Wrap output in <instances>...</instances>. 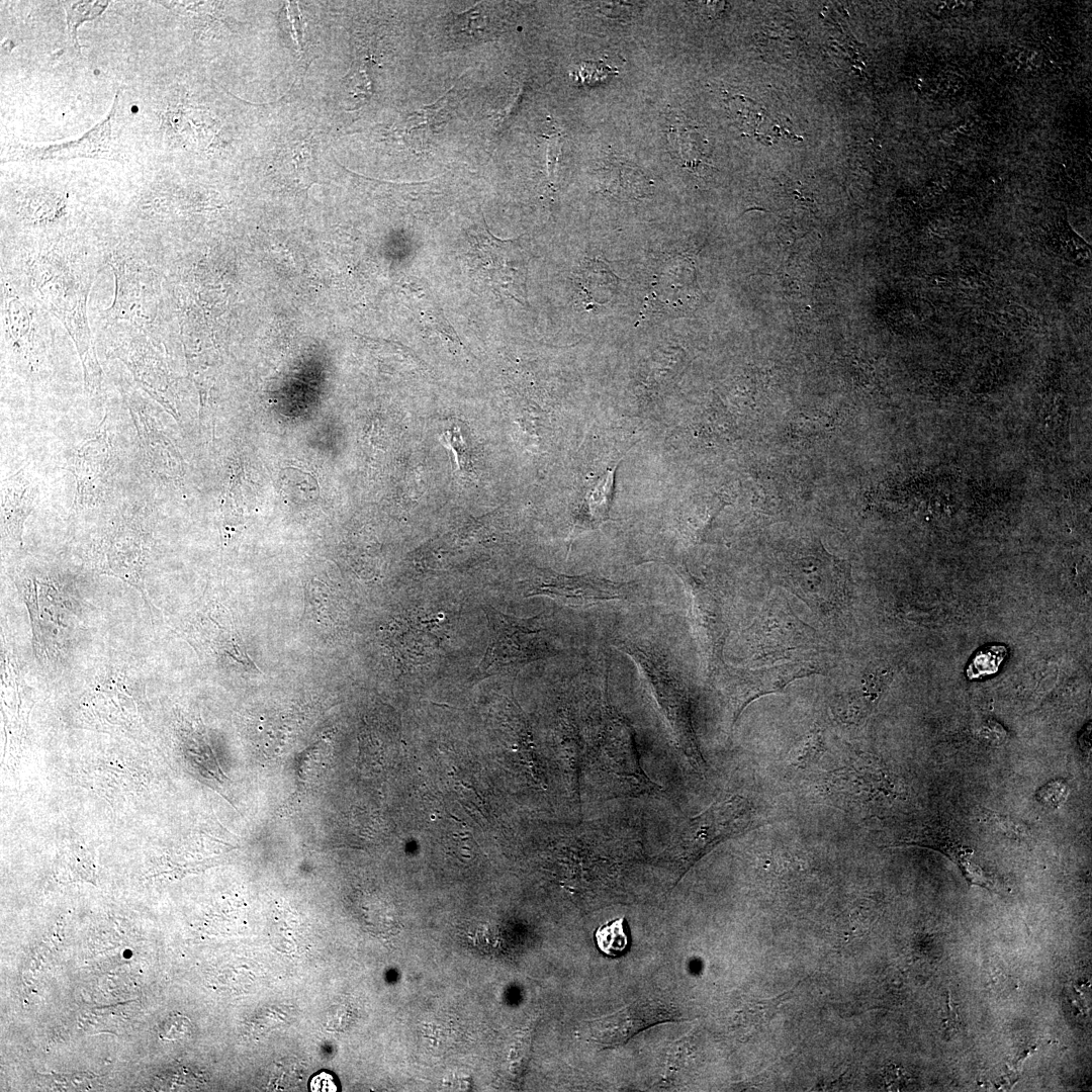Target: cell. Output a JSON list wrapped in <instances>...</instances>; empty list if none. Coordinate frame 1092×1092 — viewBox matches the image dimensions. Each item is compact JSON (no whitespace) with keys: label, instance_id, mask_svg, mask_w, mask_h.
I'll return each instance as SVG.
<instances>
[{"label":"cell","instance_id":"6","mask_svg":"<svg viewBox=\"0 0 1092 1092\" xmlns=\"http://www.w3.org/2000/svg\"><path fill=\"white\" fill-rule=\"evenodd\" d=\"M22 284L2 280V331L12 353L30 369L42 365L47 355L46 311Z\"/></svg>","mask_w":1092,"mask_h":1092},{"label":"cell","instance_id":"26","mask_svg":"<svg viewBox=\"0 0 1092 1092\" xmlns=\"http://www.w3.org/2000/svg\"><path fill=\"white\" fill-rule=\"evenodd\" d=\"M614 470L605 475L588 495V527L598 525L608 517L609 505L613 495ZM586 516V517H587Z\"/></svg>","mask_w":1092,"mask_h":1092},{"label":"cell","instance_id":"25","mask_svg":"<svg viewBox=\"0 0 1092 1092\" xmlns=\"http://www.w3.org/2000/svg\"><path fill=\"white\" fill-rule=\"evenodd\" d=\"M1006 654L1004 645L992 644L981 648L970 660L966 675L969 679H978L996 673Z\"/></svg>","mask_w":1092,"mask_h":1092},{"label":"cell","instance_id":"18","mask_svg":"<svg viewBox=\"0 0 1092 1092\" xmlns=\"http://www.w3.org/2000/svg\"><path fill=\"white\" fill-rule=\"evenodd\" d=\"M452 89L432 104L412 112L402 122V132L411 146L426 149L451 114Z\"/></svg>","mask_w":1092,"mask_h":1092},{"label":"cell","instance_id":"5","mask_svg":"<svg viewBox=\"0 0 1092 1092\" xmlns=\"http://www.w3.org/2000/svg\"><path fill=\"white\" fill-rule=\"evenodd\" d=\"M761 823L753 803L735 795L690 818L679 832L675 849L682 862L690 866L720 842Z\"/></svg>","mask_w":1092,"mask_h":1092},{"label":"cell","instance_id":"8","mask_svg":"<svg viewBox=\"0 0 1092 1092\" xmlns=\"http://www.w3.org/2000/svg\"><path fill=\"white\" fill-rule=\"evenodd\" d=\"M785 585L814 611L831 615L845 606V569L826 554L800 556L782 574Z\"/></svg>","mask_w":1092,"mask_h":1092},{"label":"cell","instance_id":"1","mask_svg":"<svg viewBox=\"0 0 1092 1092\" xmlns=\"http://www.w3.org/2000/svg\"><path fill=\"white\" fill-rule=\"evenodd\" d=\"M104 257L65 242L41 245L22 261L28 291L65 327L76 346L85 379L103 373L87 316V300Z\"/></svg>","mask_w":1092,"mask_h":1092},{"label":"cell","instance_id":"10","mask_svg":"<svg viewBox=\"0 0 1092 1092\" xmlns=\"http://www.w3.org/2000/svg\"><path fill=\"white\" fill-rule=\"evenodd\" d=\"M118 98L119 90L115 93L107 115L81 138L42 147L12 144L7 148L1 162H64L76 158L106 159L121 162L122 155L112 135V120L117 109Z\"/></svg>","mask_w":1092,"mask_h":1092},{"label":"cell","instance_id":"20","mask_svg":"<svg viewBox=\"0 0 1092 1092\" xmlns=\"http://www.w3.org/2000/svg\"><path fill=\"white\" fill-rule=\"evenodd\" d=\"M67 197L66 193L49 190L27 192L19 203L20 216L27 224L51 225L66 213Z\"/></svg>","mask_w":1092,"mask_h":1092},{"label":"cell","instance_id":"21","mask_svg":"<svg viewBox=\"0 0 1092 1092\" xmlns=\"http://www.w3.org/2000/svg\"><path fill=\"white\" fill-rule=\"evenodd\" d=\"M104 556L107 567L118 575L138 569L141 558V543L127 529H117L104 539Z\"/></svg>","mask_w":1092,"mask_h":1092},{"label":"cell","instance_id":"3","mask_svg":"<svg viewBox=\"0 0 1092 1092\" xmlns=\"http://www.w3.org/2000/svg\"><path fill=\"white\" fill-rule=\"evenodd\" d=\"M489 641L476 671V677L509 673L536 660L557 653L546 639L540 615L521 619L495 609H487Z\"/></svg>","mask_w":1092,"mask_h":1092},{"label":"cell","instance_id":"23","mask_svg":"<svg viewBox=\"0 0 1092 1092\" xmlns=\"http://www.w3.org/2000/svg\"><path fill=\"white\" fill-rule=\"evenodd\" d=\"M65 12L70 44L79 56L81 49L78 41L77 29L84 22L100 16L110 4L109 1H62Z\"/></svg>","mask_w":1092,"mask_h":1092},{"label":"cell","instance_id":"19","mask_svg":"<svg viewBox=\"0 0 1092 1092\" xmlns=\"http://www.w3.org/2000/svg\"><path fill=\"white\" fill-rule=\"evenodd\" d=\"M450 33L462 40H485L502 32L499 18L492 7L479 3L460 14H451L448 22Z\"/></svg>","mask_w":1092,"mask_h":1092},{"label":"cell","instance_id":"24","mask_svg":"<svg viewBox=\"0 0 1092 1092\" xmlns=\"http://www.w3.org/2000/svg\"><path fill=\"white\" fill-rule=\"evenodd\" d=\"M595 940L604 954L613 958L622 956L629 945L626 918L613 919L599 926L595 931Z\"/></svg>","mask_w":1092,"mask_h":1092},{"label":"cell","instance_id":"16","mask_svg":"<svg viewBox=\"0 0 1092 1092\" xmlns=\"http://www.w3.org/2000/svg\"><path fill=\"white\" fill-rule=\"evenodd\" d=\"M139 440L150 467L169 478L179 471L180 457L158 423L143 410L129 407Z\"/></svg>","mask_w":1092,"mask_h":1092},{"label":"cell","instance_id":"27","mask_svg":"<svg viewBox=\"0 0 1092 1092\" xmlns=\"http://www.w3.org/2000/svg\"><path fill=\"white\" fill-rule=\"evenodd\" d=\"M825 750L823 732L820 727L813 728L796 746L790 754L791 763L795 767H806L814 760L821 757Z\"/></svg>","mask_w":1092,"mask_h":1092},{"label":"cell","instance_id":"7","mask_svg":"<svg viewBox=\"0 0 1092 1092\" xmlns=\"http://www.w3.org/2000/svg\"><path fill=\"white\" fill-rule=\"evenodd\" d=\"M113 353L128 368L135 382L169 414L177 417L173 380L156 342L141 331L114 323Z\"/></svg>","mask_w":1092,"mask_h":1092},{"label":"cell","instance_id":"22","mask_svg":"<svg viewBox=\"0 0 1092 1092\" xmlns=\"http://www.w3.org/2000/svg\"><path fill=\"white\" fill-rule=\"evenodd\" d=\"M604 188L619 197L638 198L647 195L649 183L643 173L621 161H614L602 170Z\"/></svg>","mask_w":1092,"mask_h":1092},{"label":"cell","instance_id":"14","mask_svg":"<svg viewBox=\"0 0 1092 1092\" xmlns=\"http://www.w3.org/2000/svg\"><path fill=\"white\" fill-rule=\"evenodd\" d=\"M678 1012L658 1000H638L586 1024L589 1040L600 1046L624 1044L639 1031L659 1022L678 1019Z\"/></svg>","mask_w":1092,"mask_h":1092},{"label":"cell","instance_id":"30","mask_svg":"<svg viewBox=\"0 0 1092 1092\" xmlns=\"http://www.w3.org/2000/svg\"><path fill=\"white\" fill-rule=\"evenodd\" d=\"M309 1087L311 1091L335 1092L338 1090L333 1075L328 1072H320L314 1075L310 1080Z\"/></svg>","mask_w":1092,"mask_h":1092},{"label":"cell","instance_id":"12","mask_svg":"<svg viewBox=\"0 0 1092 1092\" xmlns=\"http://www.w3.org/2000/svg\"><path fill=\"white\" fill-rule=\"evenodd\" d=\"M678 575L689 588L691 618L704 654L706 670L713 678L725 663L723 650L729 635V617L720 597L684 566Z\"/></svg>","mask_w":1092,"mask_h":1092},{"label":"cell","instance_id":"9","mask_svg":"<svg viewBox=\"0 0 1092 1092\" xmlns=\"http://www.w3.org/2000/svg\"><path fill=\"white\" fill-rule=\"evenodd\" d=\"M812 662H792L756 669L723 664L714 679L732 711L734 724L743 710L761 696L782 691L797 678L818 673Z\"/></svg>","mask_w":1092,"mask_h":1092},{"label":"cell","instance_id":"11","mask_svg":"<svg viewBox=\"0 0 1092 1092\" xmlns=\"http://www.w3.org/2000/svg\"><path fill=\"white\" fill-rule=\"evenodd\" d=\"M523 584L524 597H547L573 608L623 601L630 594L626 583L593 574H562L551 569H538Z\"/></svg>","mask_w":1092,"mask_h":1092},{"label":"cell","instance_id":"13","mask_svg":"<svg viewBox=\"0 0 1092 1092\" xmlns=\"http://www.w3.org/2000/svg\"><path fill=\"white\" fill-rule=\"evenodd\" d=\"M751 638L754 655L762 659H780L793 651L818 645L816 631L801 621L788 602L780 598L765 606L751 627Z\"/></svg>","mask_w":1092,"mask_h":1092},{"label":"cell","instance_id":"15","mask_svg":"<svg viewBox=\"0 0 1092 1092\" xmlns=\"http://www.w3.org/2000/svg\"><path fill=\"white\" fill-rule=\"evenodd\" d=\"M104 423L77 449L67 468L76 479V502L93 505L101 497L111 462V444Z\"/></svg>","mask_w":1092,"mask_h":1092},{"label":"cell","instance_id":"28","mask_svg":"<svg viewBox=\"0 0 1092 1092\" xmlns=\"http://www.w3.org/2000/svg\"><path fill=\"white\" fill-rule=\"evenodd\" d=\"M1038 800L1046 805L1057 807L1062 804L1067 796V788L1062 782H1052L1038 791Z\"/></svg>","mask_w":1092,"mask_h":1092},{"label":"cell","instance_id":"4","mask_svg":"<svg viewBox=\"0 0 1092 1092\" xmlns=\"http://www.w3.org/2000/svg\"><path fill=\"white\" fill-rule=\"evenodd\" d=\"M115 278V297L102 311L108 324L124 322L155 342L159 331V274L133 257L115 253L109 261Z\"/></svg>","mask_w":1092,"mask_h":1092},{"label":"cell","instance_id":"2","mask_svg":"<svg viewBox=\"0 0 1092 1092\" xmlns=\"http://www.w3.org/2000/svg\"><path fill=\"white\" fill-rule=\"evenodd\" d=\"M616 646L640 667L677 742L697 766H703L692 722L690 697L682 680L649 644L626 636L616 639Z\"/></svg>","mask_w":1092,"mask_h":1092},{"label":"cell","instance_id":"17","mask_svg":"<svg viewBox=\"0 0 1092 1092\" xmlns=\"http://www.w3.org/2000/svg\"><path fill=\"white\" fill-rule=\"evenodd\" d=\"M2 525L6 536L21 542L23 522L29 515L35 488L23 471L2 482Z\"/></svg>","mask_w":1092,"mask_h":1092},{"label":"cell","instance_id":"29","mask_svg":"<svg viewBox=\"0 0 1092 1092\" xmlns=\"http://www.w3.org/2000/svg\"><path fill=\"white\" fill-rule=\"evenodd\" d=\"M547 167L550 178H553L554 169L556 167L558 157L561 149V138L559 133L550 135L547 138Z\"/></svg>","mask_w":1092,"mask_h":1092}]
</instances>
